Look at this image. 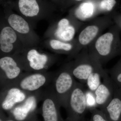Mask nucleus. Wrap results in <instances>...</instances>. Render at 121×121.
<instances>
[{
  "mask_svg": "<svg viewBox=\"0 0 121 121\" xmlns=\"http://www.w3.org/2000/svg\"><path fill=\"white\" fill-rule=\"evenodd\" d=\"M13 10L24 17L35 28L37 22L55 20L57 7L50 0H16L11 3Z\"/></svg>",
  "mask_w": 121,
  "mask_h": 121,
  "instance_id": "obj_1",
  "label": "nucleus"
},
{
  "mask_svg": "<svg viewBox=\"0 0 121 121\" xmlns=\"http://www.w3.org/2000/svg\"><path fill=\"white\" fill-rule=\"evenodd\" d=\"M113 39V35L109 32L103 35L98 39L95 43V48L100 57L107 58L110 55Z\"/></svg>",
  "mask_w": 121,
  "mask_h": 121,
  "instance_id": "obj_17",
  "label": "nucleus"
},
{
  "mask_svg": "<svg viewBox=\"0 0 121 121\" xmlns=\"http://www.w3.org/2000/svg\"><path fill=\"white\" fill-rule=\"evenodd\" d=\"M75 1H80L82 0H73Z\"/></svg>",
  "mask_w": 121,
  "mask_h": 121,
  "instance_id": "obj_28",
  "label": "nucleus"
},
{
  "mask_svg": "<svg viewBox=\"0 0 121 121\" xmlns=\"http://www.w3.org/2000/svg\"><path fill=\"white\" fill-rule=\"evenodd\" d=\"M14 55L19 59L26 72L48 71L57 60L56 54L45 51L39 46L24 48Z\"/></svg>",
  "mask_w": 121,
  "mask_h": 121,
  "instance_id": "obj_2",
  "label": "nucleus"
},
{
  "mask_svg": "<svg viewBox=\"0 0 121 121\" xmlns=\"http://www.w3.org/2000/svg\"><path fill=\"white\" fill-rule=\"evenodd\" d=\"M94 12V5L90 2H84L79 5L74 11V15L76 18L84 20L91 17Z\"/></svg>",
  "mask_w": 121,
  "mask_h": 121,
  "instance_id": "obj_18",
  "label": "nucleus"
},
{
  "mask_svg": "<svg viewBox=\"0 0 121 121\" xmlns=\"http://www.w3.org/2000/svg\"><path fill=\"white\" fill-rule=\"evenodd\" d=\"M25 48L19 36L9 25L3 15L0 22V56L13 55Z\"/></svg>",
  "mask_w": 121,
  "mask_h": 121,
  "instance_id": "obj_6",
  "label": "nucleus"
},
{
  "mask_svg": "<svg viewBox=\"0 0 121 121\" xmlns=\"http://www.w3.org/2000/svg\"><path fill=\"white\" fill-rule=\"evenodd\" d=\"M41 112L44 121H63L60 114V106L51 83L42 90Z\"/></svg>",
  "mask_w": 121,
  "mask_h": 121,
  "instance_id": "obj_10",
  "label": "nucleus"
},
{
  "mask_svg": "<svg viewBox=\"0 0 121 121\" xmlns=\"http://www.w3.org/2000/svg\"><path fill=\"white\" fill-rule=\"evenodd\" d=\"M15 55L0 56V86L4 89L15 82L24 72Z\"/></svg>",
  "mask_w": 121,
  "mask_h": 121,
  "instance_id": "obj_7",
  "label": "nucleus"
},
{
  "mask_svg": "<svg viewBox=\"0 0 121 121\" xmlns=\"http://www.w3.org/2000/svg\"><path fill=\"white\" fill-rule=\"evenodd\" d=\"M77 82L72 74L70 64L56 72L51 84L60 106L66 108L69 95Z\"/></svg>",
  "mask_w": 121,
  "mask_h": 121,
  "instance_id": "obj_5",
  "label": "nucleus"
},
{
  "mask_svg": "<svg viewBox=\"0 0 121 121\" xmlns=\"http://www.w3.org/2000/svg\"><path fill=\"white\" fill-rule=\"evenodd\" d=\"M92 113V121H109L104 113L96 108L91 109Z\"/></svg>",
  "mask_w": 121,
  "mask_h": 121,
  "instance_id": "obj_23",
  "label": "nucleus"
},
{
  "mask_svg": "<svg viewBox=\"0 0 121 121\" xmlns=\"http://www.w3.org/2000/svg\"><path fill=\"white\" fill-rule=\"evenodd\" d=\"M0 121H17L16 120H15L13 118L11 117L9 119H4L2 117H1L0 119Z\"/></svg>",
  "mask_w": 121,
  "mask_h": 121,
  "instance_id": "obj_27",
  "label": "nucleus"
},
{
  "mask_svg": "<svg viewBox=\"0 0 121 121\" xmlns=\"http://www.w3.org/2000/svg\"><path fill=\"white\" fill-rule=\"evenodd\" d=\"M103 82L94 92L98 107L101 110L112 99L114 94V85L110 76L105 73L102 77Z\"/></svg>",
  "mask_w": 121,
  "mask_h": 121,
  "instance_id": "obj_13",
  "label": "nucleus"
},
{
  "mask_svg": "<svg viewBox=\"0 0 121 121\" xmlns=\"http://www.w3.org/2000/svg\"><path fill=\"white\" fill-rule=\"evenodd\" d=\"M43 90L30 94L21 103L9 111L11 117L17 121H34L37 104L41 101Z\"/></svg>",
  "mask_w": 121,
  "mask_h": 121,
  "instance_id": "obj_9",
  "label": "nucleus"
},
{
  "mask_svg": "<svg viewBox=\"0 0 121 121\" xmlns=\"http://www.w3.org/2000/svg\"><path fill=\"white\" fill-rule=\"evenodd\" d=\"M110 73L114 86L121 90V64L111 70Z\"/></svg>",
  "mask_w": 121,
  "mask_h": 121,
  "instance_id": "obj_21",
  "label": "nucleus"
},
{
  "mask_svg": "<svg viewBox=\"0 0 121 121\" xmlns=\"http://www.w3.org/2000/svg\"><path fill=\"white\" fill-rule=\"evenodd\" d=\"M114 88L112 98L101 111L109 121H121V90L114 85Z\"/></svg>",
  "mask_w": 121,
  "mask_h": 121,
  "instance_id": "obj_14",
  "label": "nucleus"
},
{
  "mask_svg": "<svg viewBox=\"0 0 121 121\" xmlns=\"http://www.w3.org/2000/svg\"><path fill=\"white\" fill-rule=\"evenodd\" d=\"M98 31L99 28L97 26L94 25L87 26L79 34V41L82 45L88 44L94 39Z\"/></svg>",
  "mask_w": 121,
  "mask_h": 121,
  "instance_id": "obj_20",
  "label": "nucleus"
},
{
  "mask_svg": "<svg viewBox=\"0 0 121 121\" xmlns=\"http://www.w3.org/2000/svg\"><path fill=\"white\" fill-rule=\"evenodd\" d=\"M101 68L95 70L89 76L87 79L86 83L88 89L94 93L101 83V78L105 73Z\"/></svg>",
  "mask_w": 121,
  "mask_h": 121,
  "instance_id": "obj_19",
  "label": "nucleus"
},
{
  "mask_svg": "<svg viewBox=\"0 0 121 121\" xmlns=\"http://www.w3.org/2000/svg\"><path fill=\"white\" fill-rule=\"evenodd\" d=\"M75 33V27L70 21L68 18H63L50 23L44 34L43 38L70 42L73 39Z\"/></svg>",
  "mask_w": 121,
  "mask_h": 121,
  "instance_id": "obj_11",
  "label": "nucleus"
},
{
  "mask_svg": "<svg viewBox=\"0 0 121 121\" xmlns=\"http://www.w3.org/2000/svg\"><path fill=\"white\" fill-rule=\"evenodd\" d=\"M13 0H0V4H10L13 2Z\"/></svg>",
  "mask_w": 121,
  "mask_h": 121,
  "instance_id": "obj_26",
  "label": "nucleus"
},
{
  "mask_svg": "<svg viewBox=\"0 0 121 121\" xmlns=\"http://www.w3.org/2000/svg\"><path fill=\"white\" fill-rule=\"evenodd\" d=\"M56 72H24L17 80L2 90L15 87L29 93H32L42 90L51 84Z\"/></svg>",
  "mask_w": 121,
  "mask_h": 121,
  "instance_id": "obj_4",
  "label": "nucleus"
},
{
  "mask_svg": "<svg viewBox=\"0 0 121 121\" xmlns=\"http://www.w3.org/2000/svg\"><path fill=\"white\" fill-rule=\"evenodd\" d=\"M116 4L115 0H102L100 3V8L104 11H109L112 10Z\"/></svg>",
  "mask_w": 121,
  "mask_h": 121,
  "instance_id": "obj_24",
  "label": "nucleus"
},
{
  "mask_svg": "<svg viewBox=\"0 0 121 121\" xmlns=\"http://www.w3.org/2000/svg\"><path fill=\"white\" fill-rule=\"evenodd\" d=\"M86 101L87 108L91 109L98 107L94 93L89 89L85 91Z\"/></svg>",
  "mask_w": 121,
  "mask_h": 121,
  "instance_id": "obj_22",
  "label": "nucleus"
},
{
  "mask_svg": "<svg viewBox=\"0 0 121 121\" xmlns=\"http://www.w3.org/2000/svg\"></svg>",
  "mask_w": 121,
  "mask_h": 121,
  "instance_id": "obj_29",
  "label": "nucleus"
},
{
  "mask_svg": "<svg viewBox=\"0 0 121 121\" xmlns=\"http://www.w3.org/2000/svg\"><path fill=\"white\" fill-rule=\"evenodd\" d=\"M1 5L3 8L5 19L19 36L25 48L39 46L40 39L31 24L24 17L15 12L11 4Z\"/></svg>",
  "mask_w": 121,
  "mask_h": 121,
  "instance_id": "obj_3",
  "label": "nucleus"
},
{
  "mask_svg": "<svg viewBox=\"0 0 121 121\" xmlns=\"http://www.w3.org/2000/svg\"><path fill=\"white\" fill-rule=\"evenodd\" d=\"M87 108L84 86L77 82L68 99L66 108L68 113V121H80Z\"/></svg>",
  "mask_w": 121,
  "mask_h": 121,
  "instance_id": "obj_8",
  "label": "nucleus"
},
{
  "mask_svg": "<svg viewBox=\"0 0 121 121\" xmlns=\"http://www.w3.org/2000/svg\"><path fill=\"white\" fill-rule=\"evenodd\" d=\"M15 87L0 90V105L2 110L9 112L24 101L30 94Z\"/></svg>",
  "mask_w": 121,
  "mask_h": 121,
  "instance_id": "obj_12",
  "label": "nucleus"
},
{
  "mask_svg": "<svg viewBox=\"0 0 121 121\" xmlns=\"http://www.w3.org/2000/svg\"><path fill=\"white\" fill-rule=\"evenodd\" d=\"M56 7L61 4L62 0H50Z\"/></svg>",
  "mask_w": 121,
  "mask_h": 121,
  "instance_id": "obj_25",
  "label": "nucleus"
},
{
  "mask_svg": "<svg viewBox=\"0 0 121 121\" xmlns=\"http://www.w3.org/2000/svg\"><path fill=\"white\" fill-rule=\"evenodd\" d=\"M42 45L45 48L55 53L72 55L74 52L73 45L70 42H65L55 39H47L44 40Z\"/></svg>",
  "mask_w": 121,
  "mask_h": 121,
  "instance_id": "obj_16",
  "label": "nucleus"
},
{
  "mask_svg": "<svg viewBox=\"0 0 121 121\" xmlns=\"http://www.w3.org/2000/svg\"><path fill=\"white\" fill-rule=\"evenodd\" d=\"M80 62L77 60L74 63L70 64L71 71L74 78L77 79L80 82L86 83L87 79L92 72L100 68L99 66L94 65V63L88 62L89 61H84Z\"/></svg>",
  "mask_w": 121,
  "mask_h": 121,
  "instance_id": "obj_15",
  "label": "nucleus"
}]
</instances>
